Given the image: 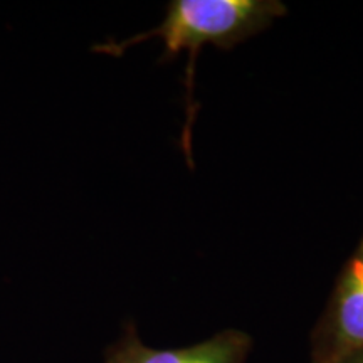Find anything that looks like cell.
Returning a JSON list of instances; mask_svg holds the SVG:
<instances>
[{"label":"cell","mask_w":363,"mask_h":363,"mask_svg":"<svg viewBox=\"0 0 363 363\" xmlns=\"http://www.w3.org/2000/svg\"><path fill=\"white\" fill-rule=\"evenodd\" d=\"M310 347L311 363H337L363 350V235L340 271Z\"/></svg>","instance_id":"obj_2"},{"label":"cell","mask_w":363,"mask_h":363,"mask_svg":"<svg viewBox=\"0 0 363 363\" xmlns=\"http://www.w3.org/2000/svg\"><path fill=\"white\" fill-rule=\"evenodd\" d=\"M252 350L251 335L227 328L211 338L184 348L158 350L145 345L133 325L108 348L104 363H246Z\"/></svg>","instance_id":"obj_3"},{"label":"cell","mask_w":363,"mask_h":363,"mask_svg":"<svg viewBox=\"0 0 363 363\" xmlns=\"http://www.w3.org/2000/svg\"><path fill=\"white\" fill-rule=\"evenodd\" d=\"M337 363H363V350L350 353V355L342 358V360L337 362Z\"/></svg>","instance_id":"obj_4"},{"label":"cell","mask_w":363,"mask_h":363,"mask_svg":"<svg viewBox=\"0 0 363 363\" xmlns=\"http://www.w3.org/2000/svg\"><path fill=\"white\" fill-rule=\"evenodd\" d=\"M288 13L279 0H172L162 24L133 38L94 45V51L121 56L126 49L148 39L163 43L162 61L180 52L189 54L187 89L194 88L195 59L203 45L233 49L252 35L262 33L272 22Z\"/></svg>","instance_id":"obj_1"}]
</instances>
